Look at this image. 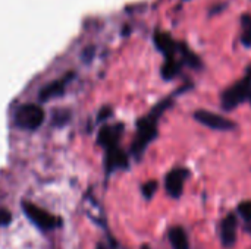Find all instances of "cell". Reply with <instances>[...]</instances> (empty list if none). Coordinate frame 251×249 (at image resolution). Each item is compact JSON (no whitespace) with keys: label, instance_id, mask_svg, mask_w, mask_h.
<instances>
[{"label":"cell","instance_id":"3957f363","mask_svg":"<svg viewBox=\"0 0 251 249\" xmlns=\"http://www.w3.org/2000/svg\"><path fill=\"white\" fill-rule=\"evenodd\" d=\"M44 122V110L37 104H24L15 112V125L25 131H35Z\"/></svg>","mask_w":251,"mask_h":249},{"label":"cell","instance_id":"5b68a950","mask_svg":"<svg viewBox=\"0 0 251 249\" xmlns=\"http://www.w3.org/2000/svg\"><path fill=\"white\" fill-rule=\"evenodd\" d=\"M193 117L196 122H199L203 126L210 128L213 131H234L237 128V125L232 120H229L218 113L207 112V110H196L193 113Z\"/></svg>","mask_w":251,"mask_h":249},{"label":"cell","instance_id":"8fae6325","mask_svg":"<svg viewBox=\"0 0 251 249\" xmlns=\"http://www.w3.org/2000/svg\"><path fill=\"white\" fill-rule=\"evenodd\" d=\"M169 242L172 249H190L187 232L181 226H175L169 230Z\"/></svg>","mask_w":251,"mask_h":249},{"label":"cell","instance_id":"2e32d148","mask_svg":"<svg viewBox=\"0 0 251 249\" xmlns=\"http://www.w3.org/2000/svg\"><path fill=\"white\" fill-rule=\"evenodd\" d=\"M157 188H159L157 181H149V182H146V183L143 185L141 192H143V195H144V198H146V200H151V198L154 197V194H156Z\"/></svg>","mask_w":251,"mask_h":249},{"label":"cell","instance_id":"5bb4252c","mask_svg":"<svg viewBox=\"0 0 251 249\" xmlns=\"http://www.w3.org/2000/svg\"><path fill=\"white\" fill-rule=\"evenodd\" d=\"M241 44L251 47V15L241 16Z\"/></svg>","mask_w":251,"mask_h":249},{"label":"cell","instance_id":"ba28073f","mask_svg":"<svg viewBox=\"0 0 251 249\" xmlns=\"http://www.w3.org/2000/svg\"><path fill=\"white\" fill-rule=\"evenodd\" d=\"M122 132H124V125H121V123L104 126V128H101V131L97 135V142H99V145H101L106 150L118 147Z\"/></svg>","mask_w":251,"mask_h":249},{"label":"cell","instance_id":"7a4b0ae2","mask_svg":"<svg viewBox=\"0 0 251 249\" xmlns=\"http://www.w3.org/2000/svg\"><path fill=\"white\" fill-rule=\"evenodd\" d=\"M251 91V65L247 68L246 75L237 81L234 85L228 87L221 97V106L224 110L229 112L234 110L235 107H238L241 103H244L246 100H249Z\"/></svg>","mask_w":251,"mask_h":249},{"label":"cell","instance_id":"30bf717a","mask_svg":"<svg viewBox=\"0 0 251 249\" xmlns=\"http://www.w3.org/2000/svg\"><path fill=\"white\" fill-rule=\"evenodd\" d=\"M154 43H156V47L165 54L166 59H174L176 56V53L179 51V43H176L166 32L156 31V34H154Z\"/></svg>","mask_w":251,"mask_h":249},{"label":"cell","instance_id":"44dd1931","mask_svg":"<svg viewBox=\"0 0 251 249\" xmlns=\"http://www.w3.org/2000/svg\"><path fill=\"white\" fill-rule=\"evenodd\" d=\"M143 249H150L149 247H143Z\"/></svg>","mask_w":251,"mask_h":249},{"label":"cell","instance_id":"52a82bcc","mask_svg":"<svg viewBox=\"0 0 251 249\" xmlns=\"http://www.w3.org/2000/svg\"><path fill=\"white\" fill-rule=\"evenodd\" d=\"M237 229H238V220L237 216L229 213L219 226V235H221V242L225 248H232L234 244L237 242Z\"/></svg>","mask_w":251,"mask_h":249},{"label":"cell","instance_id":"e0dca14e","mask_svg":"<svg viewBox=\"0 0 251 249\" xmlns=\"http://www.w3.org/2000/svg\"><path fill=\"white\" fill-rule=\"evenodd\" d=\"M68 119H69V113H68V112H59V113H54V116H53V123L60 126V125H63V123H66Z\"/></svg>","mask_w":251,"mask_h":249},{"label":"cell","instance_id":"277c9868","mask_svg":"<svg viewBox=\"0 0 251 249\" xmlns=\"http://www.w3.org/2000/svg\"><path fill=\"white\" fill-rule=\"evenodd\" d=\"M22 210L26 214V217L41 230H51V229H56L57 226H60V219H57L56 216L47 213L46 210H43L28 201L22 203Z\"/></svg>","mask_w":251,"mask_h":249},{"label":"cell","instance_id":"7c38bea8","mask_svg":"<svg viewBox=\"0 0 251 249\" xmlns=\"http://www.w3.org/2000/svg\"><path fill=\"white\" fill-rule=\"evenodd\" d=\"M69 76H71V75H66L65 78L57 79V81L51 82L50 85L44 87V88L40 91V98H41L43 101H46V100H50V98H53V97L62 94V92H63V88H65V85H66V82H68V79H69Z\"/></svg>","mask_w":251,"mask_h":249},{"label":"cell","instance_id":"6da1fadb","mask_svg":"<svg viewBox=\"0 0 251 249\" xmlns=\"http://www.w3.org/2000/svg\"><path fill=\"white\" fill-rule=\"evenodd\" d=\"M172 98L169 97L166 100H163L160 104H157L146 117H143L141 120H138L137 123V135L131 148V153L135 158H140L143 156V153L146 151V148L149 147V144L157 136V122L159 117L162 116V113L169 109V106L172 104Z\"/></svg>","mask_w":251,"mask_h":249},{"label":"cell","instance_id":"d6986e66","mask_svg":"<svg viewBox=\"0 0 251 249\" xmlns=\"http://www.w3.org/2000/svg\"><path fill=\"white\" fill-rule=\"evenodd\" d=\"M97 249H104V248H103V245H99V248Z\"/></svg>","mask_w":251,"mask_h":249},{"label":"cell","instance_id":"8992f818","mask_svg":"<svg viewBox=\"0 0 251 249\" xmlns=\"http://www.w3.org/2000/svg\"><path fill=\"white\" fill-rule=\"evenodd\" d=\"M188 175H190V172L187 169H184V167L174 169L166 175L165 188H166V192H168L169 197H172L174 200L181 198V195L184 192L185 182L188 179Z\"/></svg>","mask_w":251,"mask_h":249},{"label":"cell","instance_id":"4fadbf2b","mask_svg":"<svg viewBox=\"0 0 251 249\" xmlns=\"http://www.w3.org/2000/svg\"><path fill=\"white\" fill-rule=\"evenodd\" d=\"M181 68H182V62L178 60L176 57L166 59V62L162 66V76L165 79H174L181 72Z\"/></svg>","mask_w":251,"mask_h":249},{"label":"cell","instance_id":"9a60e30c","mask_svg":"<svg viewBox=\"0 0 251 249\" xmlns=\"http://www.w3.org/2000/svg\"><path fill=\"white\" fill-rule=\"evenodd\" d=\"M237 213L247 225H251V200L240 203L237 207Z\"/></svg>","mask_w":251,"mask_h":249},{"label":"cell","instance_id":"ac0fdd59","mask_svg":"<svg viewBox=\"0 0 251 249\" xmlns=\"http://www.w3.org/2000/svg\"><path fill=\"white\" fill-rule=\"evenodd\" d=\"M12 222V214L6 208H0V226H7Z\"/></svg>","mask_w":251,"mask_h":249},{"label":"cell","instance_id":"ffe728a7","mask_svg":"<svg viewBox=\"0 0 251 249\" xmlns=\"http://www.w3.org/2000/svg\"><path fill=\"white\" fill-rule=\"evenodd\" d=\"M249 100H250V104H251V91H250V95H249Z\"/></svg>","mask_w":251,"mask_h":249},{"label":"cell","instance_id":"9c48e42d","mask_svg":"<svg viewBox=\"0 0 251 249\" xmlns=\"http://www.w3.org/2000/svg\"><path fill=\"white\" fill-rule=\"evenodd\" d=\"M128 164H129L128 156L119 147L106 150V172L107 173H112L113 170H118V169H126Z\"/></svg>","mask_w":251,"mask_h":249}]
</instances>
